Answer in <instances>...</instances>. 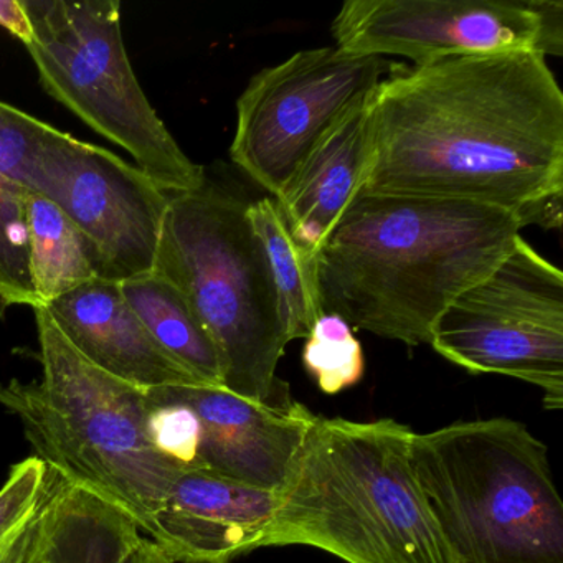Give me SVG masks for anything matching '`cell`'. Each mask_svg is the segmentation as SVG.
<instances>
[{"label": "cell", "mask_w": 563, "mask_h": 563, "mask_svg": "<svg viewBox=\"0 0 563 563\" xmlns=\"http://www.w3.org/2000/svg\"><path fill=\"white\" fill-rule=\"evenodd\" d=\"M121 292L154 341L203 387L223 388L222 358L183 292L159 276L120 283Z\"/></svg>", "instance_id": "15"}, {"label": "cell", "mask_w": 563, "mask_h": 563, "mask_svg": "<svg viewBox=\"0 0 563 563\" xmlns=\"http://www.w3.org/2000/svg\"><path fill=\"white\" fill-rule=\"evenodd\" d=\"M38 196L60 207L103 256L108 282L151 275L170 194L111 151L55 130Z\"/></svg>", "instance_id": "11"}, {"label": "cell", "mask_w": 563, "mask_h": 563, "mask_svg": "<svg viewBox=\"0 0 563 563\" xmlns=\"http://www.w3.org/2000/svg\"><path fill=\"white\" fill-rule=\"evenodd\" d=\"M121 563H192L180 562V560L173 559L169 553L164 552L153 539L144 532H137L128 549L126 555L123 556Z\"/></svg>", "instance_id": "24"}, {"label": "cell", "mask_w": 563, "mask_h": 563, "mask_svg": "<svg viewBox=\"0 0 563 563\" xmlns=\"http://www.w3.org/2000/svg\"><path fill=\"white\" fill-rule=\"evenodd\" d=\"M27 223L38 308H47L55 299L87 283L107 279L98 246L47 197L31 192Z\"/></svg>", "instance_id": "17"}, {"label": "cell", "mask_w": 563, "mask_h": 563, "mask_svg": "<svg viewBox=\"0 0 563 563\" xmlns=\"http://www.w3.org/2000/svg\"><path fill=\"white\" fill-rule=\"evenodd\" d=\"M140 530L126 514L87 493L71 563H121Z\"/></svg>", "instance_id": "21"}, {"label": "cell", "mask_w": 563, "mask_h": 563, "mask_svg": "<svg viewBox=\"0 0 563 563\" xmlns=\"http://www.w3.org/2000/svg\"><path fill=\"white\" fill-rule=\"evenodd\" d=\"M523 229L516 212L424 197L358 196L316 255L322 312L430 344L451 302L486 278Z\"/></svg>", "instance_id": "2"}, {"label": "cell", "mask_w": 563, "mask_h": 563, "mask_svg": "<svg viewBox=\"0 0 563 563\" xmlns=\"http://www.w3.org/2000/svg\"><path fill=\"white\" fill-rule=\"evenodd\" d=\"M302 364L325 395H338L364 377L365 357L354 329L338 314L324 312L306 338Z\"/></svg>", "instance_id": "19"}, {"label": "cell", "mask_w": 563, "mask_h": 563, "mask_svg": "<svg viewBox=\"0 0 563 563\" xmlns=\"http://www.w3.org/2000/svg\"><path fill=\"white\" fill-rule=\"evenodd\" d=\"M246 220L265 256L286 341L308 338L324 314L316 256L292 239L275 200L249 203Z\"/></svg>", "instance_id": "16"}, {"label": "cell", "mask_w": 563, "mask_h": 563, "mask_svg": "<svg viewBox=\"0 0 563 563\" xmlns=\"http://www.w3.org/2000/svg\"><path fill=\"white\" fill-rule=\"evenodd\" d=\"M0 27L11 32L25 47L34 42V27L22 0H0Z\"/></svg>", "instance_id": "23"}, {"label": "cell", "mask_w": 563, "mask_h": 563, "mask_svg": "<svg viewBox=\"0 0 563 563\" xmlns=\"http://www.w3.org/2000/svg\"><path fill=\"white\" fill-rule=\"evenodd\" d=\"M415 433L384 418H312L262 547L347 563H454L411 464Z\"/></svg>", "instance_id": "3"}, {"label": "cell", "mask_w": 563, "mask_h": 563, "mask_svg": "<svg viewBox=\"0 0 563 563\" xmlns=\"http://www.w3.org/2000/svg\"><path fill=\"white\" fill-rule=\"evenodd\" d=\"M246 206L209 184L170 196L153 273L176 286L206 325L225 390L291 410L289 385L276 374L288 341Z\"/></svg>", "instance_id": "6"}, {"label": "cell", "mask_w": 563, "mask_h": 563, "mask_svg": "<svg viewBox=\"0 0 563 563\" xmlns=\"http://www.w3.org/2000/svg\"><path fill=\"white\" fill-rule=\"evenodd\" d=\"M48 467L38 456L15 464L0 489V549L27 523L41 506Z\"/></svg>", "instance_id": "22"}, {"label": "cell", "mask_w": 563, "mask_h": 563, "mask_svg": "<svg viewBox=\"0 0 563 563\" xmlns=\"http://www.w3.org/2000/svg\"><path fill=\"white\" fill-rule=\"evenodd\" d=\"M411 464L454 563H563L549 451L509 418L415 433Z\"/></svg>", "instance_id": "5"}, {"label": "cell", "mask_w": 563, "mask_h": 563, "mask_svg": "<svg viewBox=\"0 0 563 563\" xmlns=\"http://www.w3.org/2000/svg\"><path fill=\"white\" fill-rule=\"evenodd\" d=\"M29 196V190L0 179V321L14 306L38 308L31 272Z\"/></svg>", "instance_id": "18"}, {"label": "cell", "mask_w": 563, "mask_h": 563, "mask_svg": "<svg viewBox=\"0 0 563 563\" xmlns=\"http://www.w3.org/2000/svg\"><path fill=\"white\" fill-rule=\"evenodd\" d=\"M431 347L470 374L519 378L563 407V273L522 236L461 292L434 325Z\"/></svg>", "instance_id": "8"}, {"label": "cell", "mask_w": 563, "mask_h": 563, "mask_svg": "<svg viewBox=\"0 0 563 563\" xmlns=\"http://www.w3.org/2000/svg\"><path fill=\"white\" fill-rule=\"evenodd\" d=\"M57 128L0 101V179L37 194L45 151Z\"/></svg>", "instance_id": "20"}, {"label": "cell", "mask_w": 563, "mask_h": 563, "mask_svg": "<svg viewBox=\"0 0 563 563\" xmlns=\"http://www.w3.org/2000/svg\"><path fill=\"white\" fill-rule=\"evenodd\" d=\"M368 97L335 121L273 199L292 239L314 256L361 190L368 154Z\"/></svg>", "instance_id": "14"}, {"label": "cell", "mask_w": 563, "mask_h": 563, "mask_svg": "<svg viewBox=\"0 0 563 563\" xmlns=\"http://www.w3.org/2000/svg\"><path fill=\"white\" fill-rule=\"evenodd\" d=\"M367 131L357 197L461 200L522 220L563 196V93L539 52L391 68L368 97Z\"/></svg>", "instance_id": "1"}, {"label": "cell", "mask_w": 563, "mask_h": 563, "mask_svg": "<svg viewBox=\"0 0 563 563\" xmlns=\"http://www.w3.org/2000/svg\"><path fill=\"white\" fill-rule=\"evenodd\" d=\"M279 493L206 473H184L154 523L153 539L180 562L230 563L260 549Z\"/></svg>", "instance_id": "12"}, {"label": "cell", "mask_w": 563, "mask_h": 563, "mask_svg": "<svg viewBox=\"0 0 563 563\" xmlns=\"http://www.w3.org/2000/svg\"><path fill=\"white\" fill-rule=\"evenodd\" d=\"M34 27L29 54L42 87L95 133L123 147L170 196L207 184L144 95L121 31L118 0H22Z\"/></svg>", "instance_id": "7"}, {"label": "cell", "mask_w": 563, "mask_h": 563, "mask_svg": "<svg viewBox=\"0 0 563 563\" xmlns=\"http://www.w3.org/2000/svg\"><path fill=\"white\" fill-rule=\"evenodd\" d=\"M42 380L0 384V405L21 420L48 470L126 514L151 537L183 471L154 448L147 390L85 358L47 309H34Z\"/></svg>", "instance_id": "4"}, {"label": "cell", "mask_w": 563, "mask_h": 563, "mask_svg": "<svg viewBox=\"0 0 563 563\" xmlns=\"http://www.w3.org/2000/svg\"><path fill=\"white\" fill-rule=\"evenodd\" d=\"M335 47L420 65L506 52L563 54L560 0H349L332 22Z\"/></svg>", "instance_id": "10"}, {"label": "cell", "mask_w": 563, "mask_h": 563, "mask_svg": "<svg viewBox=\"0 0 563 563\" xmlns=\"http://www.w3.org/2000/svg\"><path fill=\"white\" fill-rule=\"evenodd\" d=\"M390 71L385 58L338 47L301 51L263 68L236 101L233 163L278 199L335 121Z\"/></svg>", "instance_id": "9"}, {"label": "cell", "mask_w": 563, "mask_h": 563, "mask_svg": "<svg viewBox=\"0 0 563 563\" xmlns=\"http://www.w3.org/2000/svg\"><path fill=\"white\" fill-rule=\"evenodd\" d=\"M45 309L85 358L120 380L143 390L202 385L154 341L120 283H87Z\"/></svg>", "instance_id": "13"}]
</instances>
